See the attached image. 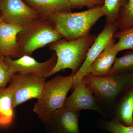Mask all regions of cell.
<instances>
[{
    "mask_svg": "<svg viewBox=\"0 0 133 133\" xmlns=\"http://www.w3.org/2000/svg\"><path fill=\"white\" fill-rule=\"evenodd\" d=\"M102 6H96L79 12H58L48 19L63 38L67 41L74 40L90 34L93 26L104 16Z\"/></svg>",
    "mask_w": 133,
    "mask_h": 133,
    "instance_id": "6da1fadb",
    "label": "cell"
},
{
    "mask_svg": "<svg viewBox=\"0 0 133 133\" xmlns=\"http://www.w3.org/2000/svg\"><path fill=\"white\" fill-rule=\"evenodd\" d=\"M96 38V36L90 34L70 41L62 38L49 44L50 50L55 52L57 59L48 78L67 69H71L75 75L83 65L88 50Z\"/></svg>",
    "mask_w": 133,
    "mask_h": 133,
    "instance_id": "7a4b0ae2",
    "label": "cell"
},
{
    "mask_svg": "<svg viewBox=\"0 0 133 133\" xmlns=\"http://www.w3.org/2000/svg\"><path fill=\"white\" fill-rule=\"evenodd\" d=\"M83 79L101 108L112 109L119 98L133 85V72L105 76L87 74Z\"/></svg>",
    "mask_w": 133,
    "mask_h": 133,
    "instance_id": "3957f363",
    "label": "cell"
},
{
    "mask_svg": "<svg viewBox=\"0 0 133 133\" xmlns=\"http://www.w3.org/2000/svg\"><path fill=\"white\" fill-rule=\"evenodd\" d=\"M62 38L49 19H36L23 27L17 34L19 58L25 55L31 56L36 50Z\"/></svg>",
    "mask_w": 133,
    "mask_h": 133,
    "instance_id": "277c9868",
    "label": "cell"
},
{
    "mask_svg": "<svg viewBox=\"0 0 133 133\" xmlns=\"http://www.w3.org/2000/svg\"><path fill=\"white\" fill-rule=\"evenodd\" d=\"M74 76L72 73L67 76L58 75L45 82L42 93L33 108L42 122L63 105L67 94L73 86Z\"/></svg>",
    "mask_w": 133,
    "mask_h": 133,
    "instance_id": "5b68a950",
    "label": "cell"
},
{
    "mask_svg": "<svg viewBox=\"0 0 133 133\" xmlns=\"http://www.w3.org/2000/svg\"><path fill=\"white\" fill-rule=\"evenodd\" d=\"M46 82V78L34 74H14L8 86L12 94L14 108L32 99H38Z\"/></svg>",
    "mask_w": 133,
    "mask_h": 133,
    "instance_id": "8992f818",
    "label": "cell"
},
{
    "mask_svg": "<svg viewBox=\"0 0 133 133\" xmlns=\"http://www.w3.org/2000/svg\"><path fill=\"white\" fill-rule=\"evenodd\" d=\"M0 12L2 22L23 28L41 18L23 0H0Z\"/></svg>",
    "mask_w": 133,
    "mask_h": 133,
    "instance_id": "52a82bcc",
    "label": "cell"
},
{
    "mask_svg": "<svg viewBox=\"0 0 133 133\" xmlns=\"http://www.w3.org/2000/svg\"><path fill=\"white\" fill-rule=\"evenodd\" d=\"M80 114V111L63 106L42 122L49 133H81L78 126Z\"/></svg>",
    "mask_w": 133,
    "mask_h": 133,
    "instance_id": "ba28073f",
    "label": "cell"
},
{
    "mask_svg": "<svg viewBox=\"0 0 133 133\" xmlns=\"http://www.w3.org/2000/svg\"><path fill=\"white\" fill-rule=\"evenodd\" d=\"M57 59L56 55L54 52L50 58L43 63L37 62L29 55H24L16 59L5 57V62L14 74L30 73L46 78L56 65Z\"/></svg>",
    "mask_w": 133,
    "mask_h": 133,
    "instance_id": "9c48e42d",
    "label": "cell"
},
{
    "mask_svg": "<svg viewBox=\"0 0 133 133\" xmlns=\"http://www.w3.org/2000/svg\"><path fill=\"white\" fill-rule=\"evenodd\" d=\"M118 31L116 23L105 24L104 28L98 36L96 37L94 42L88 49L82 66L73 76V84L72 90L75 89L83 77L87 74L93 63L102 52L109 41L114 38L115 33Z\"/></svg>",
    "mask_w": 133,
    "mask_h": 133,
    "instance_id": "30bf717a",
    "label": "cell"
},
{
    "mask_svg": "<svg viewBox=\"0 0 133 133\" xmlns=\"http://www.w3.org/2000/svg\"><path fill=\"white\" fill-rule=\"evenodd\" d=\"M73 90L71 95L66 98L63 106L68 107L80 111L87 109L92 110L107 116L83 79Z\"/></svg>",
    "mask_w": 133,
    "mask_h": 133,
    "instance_id": "8fae6325",
    "label": "cell"
},
{
    "mask_svg": "<svg viewBox=\"0 0 133 133\" xmlns=\"http://www.w3.org/2000/svg\"><path fill=\"white\" fill-rule=\"evenodd\" d=\"M23 27L19 25L0 23V56L19 58L20 47L17 41V35Z\"/></svg>",
    "mask_w": 133,
    "mask_h": 133,
    "instance_id": "7c38bea8",
    "label": "cell"
},
{
    "mask_svg": "<svg viewBox=\"0 0 133 133\" xmlns=\"http://www.w3.org/2000/svg\"><path fill=\"white\" fill-rule=\"evenodd\" d=\"M115 39L114 37L93 63L87 74L105 76L110 73L119 52L115 48Z\"/></svg>",
    "mask_w": 133,
    "mask_h": 133,
    "instance_id": "4fadbf2b",
    "label": "cell"
},
{
    "mask_svg": "<svg viewBox=\"0 0 133 133\" xmlns=\"http://www.w3.org/2000/svg\"><path fill=\"white\" fill-rule=\"evenodd\" d=\"M112 110V119L124 125L133 127V85L119 98Z\"/></svg>",
    "mask_w": 133,
    "mask_h": 133,
    "instance_id": "5bb4252c",
    "label": "cell"
},
{
    "mask_svg": "<svg viewBox=\"0 0 133 133\" xmlns=\"http://www.w3.org/2000/svg\"><path fill=\"white\" fill-rule=\"evenodd\" d=\"M29 6L36 10L41 18L48 19L58 12H70L69 0H23Z\"/></svg>",
    "mask_w": 133,
    "mask_h": 133,
    "instance_id": "9a60e30c",
    "label": "cell"
},
{
    "mask_svg": "<svg viewBox=\"0 0 133 133\" xmlns=\"http://www.w3.org/2000/svg\"><path fill=\"white\" fill-rule=\"evenodd\" d=\"M13 99L8 87L0 88V126L5 127L11 124L14 116Z\"/></svg>",
    "mask_w": 133,
    "mask_h": 133,
    "instance_id": "2e32d148",
    "label": "cell"
},
{
    "mask_svg": "<svg viewBox=\"0 0 133 133\" xmlns=\"http://www.w3.org/2000/svg\"><path fill=\"white\" fill-rule=\"evenodd\" d=\"M133 72V49L121 57L116 58L110 73L107 76L123 75Z\"/></svg>",
    "mask_w": 133,
    "mask_h": 133,
    "instance_id": "e0dca14e",
    "label": "cell"
},
{
    "mask_svg": "<svg viewBox=\"0 0 133 133\" xmlns=\"http://www.w3.org/2000/svg\"><path fill=\"white\" fill-rule=\"evenodd\" d=\"M128 0H104L102 9L106 17V24L116 23L121 8Z\"/></svg>",
    "mask_w": 133,
    "mask_h": 133,
    "instance_id": "ac0fdd59",
    "label": "cell"
},
{
    "mask_svg": "<svg viewBox=\"0 0 133 133\" xmlns=\"http://www.w3.org/2000/svg\"><path fill=\"white\" fill-rule=\"evenodd\" d=\"M116 26L118 31L125 30L133 26V0H128L121 8Z\"/></svg>",
    "mask_w": 133,
    "mask_h": 133,
    "instance_id": "d6986e66",
    "label": "cell"
},
{
    "mask_svg": "<svg viewBox=\"0 0 133 133\" xmlns=\"http://www.w3.org/2000/svg\"><path fill=\"white\" fill-rule=\"evenodd\" d=\"M114 37L118 40L115 44V48L119 52L133 49V26L125 30L116 31Z\"/></svg>",
    "mask_w": 133,
    "mask_h": 133,
    "instance_id": "ffe728a7",
    "label": "cell"
},
{
    "mask_svg": "<svg viewBox=\"0 0 133 133\" xmlns=\"http://www.w3.org/2000/svg\"><path fill=\"white\" fill-rule=\"evenodd\" d=\"M101 129L111 133H133V127L124 125L115 120H102L100 122Z\"/></svg>",
    "mask_w": 133,
    "mask_h": 133,
    "instance_id": "44dd1931",
    "label": "cell"
},
{
    "mask_svg": "<svg viewBox=\"0 0 133 133\" xmlns=\"http://www.w3.org/2000/svg\"><path fill=\"white\" fill-rule=\"evenodd\" d=\"M5 57L0 56V88L6 87L14 75L5 62Z\"/></svg>",
    "mask_w": 133,
    "mask_h": 133,
    "instance_id": "7402d4cb",
    "label": "cell"
},
{
    "mask_svg": "<svg viewBox=\"0 0 133 133\" xmlns=\"http://www.w3.org/2000/svg\"><path fill=\"white\" fill-rule=\"evenodd\" d=\"M71 9H81L86 7L88 8L102 6L104 0H69Z\"/></svg>",
    "mask_w": 133,
    "mask_h": 133,
    "instance_id": "603a6c76",
    "label": "cell"
},
{
    "mask_svg": "<svg viewBox=\"0 0 133 133\" xmlns=\"http://www.w3.org/2000/svg\"><path fill=\"white\" fill-rule=\"evenodd\" d=\"M2 22V17H1V12H0V23Z\"/></svg>",
    "mask_w": 133,
    "mask_h": 133,
    "instance_id": "cb8c5ba5",
    "label": "cell"
}]
</instances>
